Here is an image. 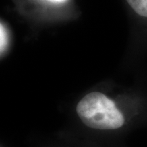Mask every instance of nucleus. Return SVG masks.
<instances>
[{"instance_id": "nucleus-1", "label": "nucleus", "mask_w": 147, "mask_h": 147, "mask_svg": "<svg viewBox=\"0 0 147 147\" xmlns=\"http://www.w3.org/2000/svg\"><path fill=\"white\" fill-rule=\"evenodd\" d=\"M76 112L86 126L97 130H115L124 124V117L115 103L104 94L94 92L79 102Z\"/></svg>"}, {"instance_id": "nucleus-2", "label": "nucleus", "mask_w": 147, "mask_h": 147, "mask_svg": "<svg viewBox=\"0 0 147 147\" xmlns=\"http://www.w3.org/2000/svg\"><path fill=\"white\" fill-rule=\"evenodd\" d=\"M138 15L147 17V0H127Z\"/></svg>"}, {"instance_id": "nucleus-3", "label": "nucleus", "mask_w": 147, "mask_h": 147, "mask_svg": "<svg viewBox=\"0 0 147 147\" xmlns=\"http://www.w3.org/2000/svg\"><path fill=\"white\" fill-rule=\"evenodd\" d=\"M1 53L6 49V47L7 46V42H8V34L6 30L5 26L1 24Z\"/></svg>"}, {"instance_id": "nucleus-4", "label": "nucleus", "mask_w": 147, "mask_h": 147, "mask_svg": "<svg viewBox=\"0 0 147 147\" xmlns=\"http://www.w3.org/2000/svg\"><path fill=\"white\" fill-rule=\"evenodd\" d=\"M48 1L53 2V3H63V2L66 1V0H48Z\"/></svg>"}]
</instances>
